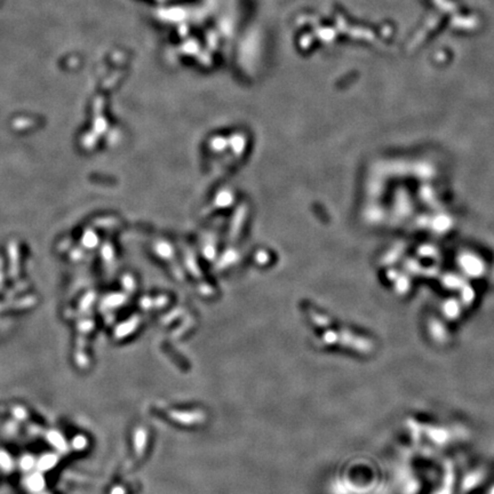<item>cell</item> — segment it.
I'll list each match as a JSON object with an SVG mask.
<instances>
[{"mask_svg":"<svg viewBox=\"0 0 494 494\" xmlns=\"http://www.w3.org/2000/svg\"><path fill=\"white\" fill-rule=\"evenodd\" d=\"M322 340L329 344H341L359 352H364V354L370 352L373 349V344L370 340L356 336L349 332L337 333L334 330H328L323 334Z\"/></svg>","mask_w":494,"mask_h":494,"instance_id":"obj_1","label":"cell"},{"mask_svg":"<svg viewBox=\"0 0 494 494\" xmlns=\"http://www.w3.org/2000/svg\"><path fill=\"white\" fill-rule=\"evenodd\" d=\"M164 413L169 420L184 426L200 425L205 422L206 414L203 411H165Z\"/></svg>","mask_w":494,"mask_h":494,"instance_id":"obj_2","label":"cell"}]
</instances>
